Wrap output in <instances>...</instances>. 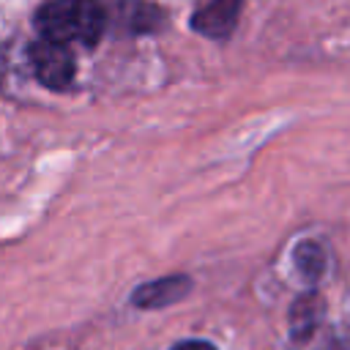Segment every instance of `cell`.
Returning a JSON list of instances; mask_svg holds the SVG:
<instances>
[{"label":"cell","mask_w":350,"mask_h":350,"mask_svg":"<svg viewBox=\"0 0 350 350\" xmlns=\"http://www.w3.org/2000/svg\"><path fill=\"white\" fill-rule=\"evenodd\" d=\"M104 25V8L96 0H46L36 11L38 36L60 46H93L101 38Z\"/></svg>","instance_id":"obj_1"},{"label":"cell","mask_w":350,"mask_h":350,"mask_svg":"<svg viewBox=\"0 0 350 350\" xmlns=\"http://www.w3.org/2000/svg\"><path fill=\"white\" fill-rule=\"evenodd\" d=\"M27 66L33 71V77L52 90H60L66 85H71L74 74H77V63L68 46H60L55 41L38 38L27 46Z\"/></svg>","instance_id":"obj_2"},{"label":"cell","mask_w":350,"mask_h":350,"mask_svg":"<svg viewBox=\"0 0 350 350\" xmlns=\"http://www.w3.org/2000/svg\"><path fill=\"white\" fill-rule=\"evenodd\" d=\"M243 0H211L191 16V27L208 38H227L235 30Z\"/></svg>","instance_id":"obj_3"},{"label":"cell","mask_w":350,"mask_h":350,"mask_svg":"<svg viewBox=\"0 0 350 350\" xmlns=\"http://www.w3.org/2000/svg\"><path fill=\"white\" fill-rule=\"evenodd\" d=\"M189 290V279L186 276H164V279H156V282H148L142 284L137 293H134V304L137 306H167L178 298H183Z\"/></svg>","instance_id":"obj_4"},{"label":"cell","mask_w":350,"mask_h":350,"mask_svg":"<svg viewBox=\"0 0 350 350\" xmlns=\"http://www.w3.org/2000/svg\"><path fill=\"white\" fill-rule=\"evenodd\" d=\"M317 314H320V304L317 298L306 295L295 309H293V334L295 336H309L317 325Z\"/></svg>","instance_id":"obj_5"},{"label":"cell","mask_w":350,"mask_h":350,"mask_svg":"<svg viewBox=\"0 0 350 350\" xmlns=\"http://www.w3.org/2000/svg\"><path fill=\"white\" fill-rule=\"evenodd\" d=\"M295 262H298V271L306 273V276H317L320 268H323V252L314 246V243H301L298 252H295Z\"/></svg>","instance_id":"obj_6"},{"label":"cell","mask_w":350,"mask_h":350,"mask_svg":"<svg viewBox=\"0 0 350 350\" xmlns=\"http://www.w3.org/2000/svg\"><path fill=\"white\" fill-rule=\"evenodd\" d=\"M172 350H216L211 342H202V339H189V342H180L175 345Z\"/></svg>","instance_id":"obj_7"}]
</instances>
